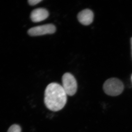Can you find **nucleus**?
<instances>
[{"mask_svg": "<svg viewBox=\"0 0 132 132\" xmlns=\"http://www.w3.org/2000/svg\"><path fill=\"white\" fill-rule=\"evenodd\" d=\"M123 82L116 78H111L106 81L103 85V90L105 93L111 96L120 95L124 90Z\"/></svg>", "mask_w": 132, "mask_h": 132, "instance_id": "2", "label": "nucleus"}, {"mask_svg": "<svg viewBox=\"0 0 132 132\" xmlns=\"http://www.w3.org/2000/svg\"><path fill=\"white\" fill-rule=\"evenodd\" d=\"M131 45L132 54V38L131 39Z\"/></svg>", "mask_w": 132, "mask_h": 132, "instance_id": "9", "label": "nucleus"}, {"mask_svg": "<svg viewBox=\"0 0 132 132\" xmlns=\"http://www.w3.org/2000/svg\"><path fill=\"white\" fill-rule=\"evenodd\" d=\"M67 100V94L60 84L52 82L46 88L44 102L49 110L54 112L60 111L65 106Z\"/></svg>", "mask_w": 132, "mask_h": 132, "instance_id": "1", "label": "nucleus"}, {"mask_svg": "<svg viewBox=\"0 0 132 132\" xmlns=\"http://www.w3.org/2000/svg\"><path fill=\"white\" fill-rule=\"evenodd\" d=\"M42 0H29V4L31 6H34L42 1Z\"/></svg>", "mask_w": 132, "mask_h": 132, "instance_id": "8", "label": "nucleus"}, {"mask_svg": "<svg viewBox=\"0 0 132 132\" xmlns=\"http://www.w3.org/2000/svg\"><path fill=\"white\" fill-rule=\"evenodd\" d=\"M48 16L49 13L46 9L39 8L32 11L30 17L32 21L34 22H38L46 20Z\"/></svg>", "mask_w": 132, "mask_h": 132, "instance_id": "5", "label": "nucleus"}, {"mask_svg": "<svg viewBox=\"0 0 132 132\" xmlns=\"http://www.w3.org/2000/svg\"><path fill=\"white\" fill-rule=\"evenodd\" d=\"M21 128L19 125L14 124L12 125L8 130L7 132H21Z\"/></svg>", "mask_w": 132, "mask_h": 132, "instance_id": "7", "label": "nucleus"}, {"mask_svg": "<svg viewBox=\"0 0 132 132\" xmlns=\"http://www.w3.org/2000/svg\"><path fill=\"white\" fill-rule=\"evenodd\" d=\"M78 19L79 22L82 25L88 26L93 21L94 14L90 9H85L78 13Z\"/></svg>", "mask_w": 132, "mask_h": 132, "instance_id": "6", "label": "nucleus"}, {"mask_svg": "<svg viewBox=\"0 0 132 132\" xmlns=\"http://www.w3.org/2000/svg\"><path fill=\"white\" fill-rule=\"evenodd\" d=\"M131 80L132 81V76H131Z\"/></svg>", "mask_w": 132, "mask_h": 132, "instance_id": "10", "label": "nucleus"}, {"mask_svg": "<svg viewBox=\"0 0 132 132\" xmlns=\"http://www.w3.org/2000/svg\"><path fill=\"white\" fill-rule=\"evenodd\" d=\"M56 31V28L52 24L36 26L29 29L28 33L32 36H39L47 34H54Z\"/></svg>", "mask_w": 132, "mask_h": 132, "instance_id": "4", "label": "nucleus"}, {"mask_svg": "<svg viewBox=\"0 0 132 132\" xmlns=\"http://www.w3.org/2000/svg\"><path fill=\"white\" fill-rule=\"evenodd\" d=\"M62 87L69 96L74 95L77 92L78 85L75 78L69 73L64 74L62 77Z\"/></svg>", "mask_w": 132, "mask_h": 132, "instance_id": "3", "label": "nucleus"}]
</instances>
